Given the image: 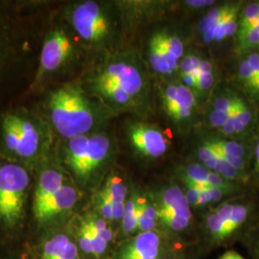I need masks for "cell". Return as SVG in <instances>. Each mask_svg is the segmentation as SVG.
<instances>
[{
  "mask_svg": "<svg viewBox=\"0 0 259 259\" xmlns=\"http://www.w3.org/2000/svg\"><path fill=\"white\" fill-rule=\"evenodd\" d=\"M53 3L0 0V110L19 84L27 90L36 70L47 13Z\"/></svg>",
  "mask_w": 259,
  "mask_h": 259,
  "instance_id": "1",
  "label": "cell"
},
{
  "mask_svg": "<svg viewBox=\"0 0 259 259\" xmlns=\"http://www.w3.org/2000/svg\"><path fill=\"white\" fill-rule=\"evenodd\" d=\"M31 107L46 120L56 141L102 131L109 115L108 107L78 80L48 88Z\"/></svg>",
  "mask_w": 259,
  "mask_h": 259,
  "instance_id": "2",
  "label": "cell"
},
{
  "mask_svg": "<svg viewBox=\"0 0 259 259\" xmlns=\"http://www.w3.org/2000/svg\"><path fill=\"white\" fill-rule=\"evenodd\" d=\"M46 120L31 106L9 105L0 110V158L35 171L56 149Z\"/></svg>",
  "mask_w": 259,
  "mask_h": 259,
  "instance_id": "3",
  "label": "cell"
},
{
  "mask_svg": "<svg viewBox=\"0 0 259 259\" xmlns=\"http://www.w3.org/2000/svg\"><path fill=\"white\" fill-rule=\"evenodd\" d=\"M55 5L54 2L47 13L36 70L22 97L36 98L50 87L72 82L69 76L83 46L57 13Z\"/></svg>",
  "mask_w": 259,
  "mask_h": 259,
  "instance_id": "4",
  "label": "cell"
},
{
  "mask_svg": "<svg viewBox=\"0 0 259 259\" xmlns=\"http://www.w3.org/2000/svg\"><path fill=\"white\" fill-rule=\"evenodd\" d=\"M34 171L0 158V233L6 236L21 232L31 215Z\"/></svg>",
  "mask_w": 259,
  "mask_h": 259,
  "instance_id": "5",
  "label": "cell"
},
{
  "mask_svg": "<svg viewBox=\"0 0 259 259\" xmlns=\"http://www.w3.org/2000/svg\"><path fill=\"white\" fill-rule=\"evenodd\" d=\"M113 150L107 133L98 131L56 142V155L70 179L79 185H90L109 161Z\"/></svg>",
  "mask_w": 259,
  "mask_h": 259,
  "instance_id": "6",
  "label": "cell"
},
{
  "mask_svg": "<svg viewBox=\"0 0 259 259\" xmlns=\"http://www.w3.org/2000/svg\"><path fill=\"white\" fill-rule=\"evenodd\" d=\"M55 8L84 48L103 51L112 46L115 27L107 4L84 0L56 4Z\"/></svg>",
  "mask_w": 259,
  "mask_h": 259,
  "instance_id": "7",
  "label": "cell"
},
{
  "mask_svg": "<svg viewBox=\"0 0 259 259\" xmlns=\"http://www.w3.org/2000/svg\"><path fill=\"white\" fill-rule=\"evenodd\" d=\"M80 192L69 180L47 204L41 214L34 222L39 228H48L63 220L74 209L79 201Z\"/></svg>",
  "mask_w": 259,
  "mask_h": 259,
  "instance_id": "8",
  "label": "cell"
},
{
  "mask_svg": "<svg viewBox=\"0 0 259 259\" xmlns=\"http://www.w3.org/2000/svg\"><path fill=\"white\" fill-rule=\"evenodd\" d=\"M129 137L135 148L145 156L159 157L166 151V140L163 135L153 127L134 124L130 126Z\"/></svg>",
  "mask_w": 259,
  "mask_h": 259,
  "instance_id": "9",
  "label": "cell"
},
{
  "mask_svg": "<svg viewBox=\"0 0 259 259\" xmlns=\"http://www.w3.org/2000/svg\"><path fill=\"white\" fill-rule=\"evenodd\" d=\"M160 239L155 232H141L126 244L120 251L119 259H148L158 257Z\"/></svg>",
  "mask_w": 259,
  "mask_h": 259,
  "instance_id": "10",
  "label": "cell"
},
{
  "mask_svg": "<svg viewBox=\"0 0 259 259\" xmlns=\"http://www.w3.org/2000/svg\"><path fill=\"white\" fill-rule=\"evenodd\" d=\"M78 247L65 233L60 232L45 243L40 259H77Z\"/></svg>",
  "mask_w": 259,
  "mask_h": 259,
  "instance_id": "11",
  "label": "cell"
},
{
  "mask_svg": "<svg viewBox=\"0 0 259 259\" xmlns=\"http://www.w3.org/2000/svg\"><path fill=\"white\" fill-rule=\"evenodd\" d=\"M96 197L107 201L113 208L117 205L126 204L127 187L120 177L111 174L108 177L103 185L102 188L98 191Z\"/></svg>",
  "mask_w": 259,
  "mask_h": 259,
  "instance_id": "12",
  "label": "cell"
},
{
  "mask_svg": "<svg viewBox=\"0 0 259 259\" xmlns=\"http://www.w3.org/2000/svg\"><path fill=\"white\" fill-rule=\"evenodd\" d=\"M159 207H164L186 214H191L186 197L178 186L170 187L163 192L161 196V205Z\"/></svg>",
  "mask_w": 259,
  "mask_h": 259,
  "instance_id": "13",
  "label": "cell"
},
{
  "mask_svg": "<svg viewBox=\"0 0 259 259\" xmlns=\"http://www.w3.org/2000/svg\"><path fill=\"white\" fill-rule=\"evenodd\" d=\"M150 61L152 66L157 72L162 74H171L172 70L169 67L166 59L163 55L161 48L157 42V38L153 36L150 40Z\"/></svg>",
  "mask_w": 259,
  "mask_h": 259,
  "instance_id": "14",
  "label": "cell"
},
{
  "mask_svg": "<svg viewBox=\"0 0 259 259\" xmlns=\"http://www.w3.org/2000/svg\"><path fill=\"white\" fill-rule=\"evenodd\" d=\"M138 200L130 199L125 204V212L122 218L123 232L131 233L138 229Z\"/></svg>",
  "mask_w": 259,
  "mask_h": 259,
  "instance_id": "15",
  "label": "cell"
},
{
  "mask_svg": "<svg viewBox=\"0 0 259 259\" xmlns=\"http://www.w3.org/2000/svg\"><path fill=\"white\" fill-rule=\"evenodd\" d=\"M248 216V209L244 205L237 204L233 206L232 215L230 220L225 225L224 229V238L229 237L235 232L238 228H240L241 225L246 221Z\"/></svg>",
  "mask_w": 259,
  "mask_h": 259,
  "instance_id": "16",
  "label": "cell"
},
{
  "mask_svg": "<svg viewBox=\"0 0 259 259\" xmlns=\"http://www.w3.org/2000/svg\"><path fill=\"white\" fill-rule=\"evenodd\" d=\"M251 120V113L246 104L239 98H234V123L238 134L245 129Z\"/></svg>",
  "mask_w": 259,
  "mask_h": 259,
  "instance_id": "17",
  "label": "cell"
},
{
  "mask_svg": "<svg viewBox=\"0 0 259 259\" xmlns=\"http://www.w3.org/2000/svg\"><path fill=\"white\" fill-rule=\"evenodd\" d=\"M259 23V3L254 2L250 4L243 14L241 19L238 34L245 33L252 28H255Z\"/></svg>",
  "mask_w": 259,
  "mask_h": 259,
  "instance_id": "18",
  "label": "cell"
},
{
  "mask_svg": "<svg viewBox=\"0 0 259 259\" xmlns=\"http://www.w3.org/2000/svg\"><path fill=\"white\" fill-rule=\"evenodd\" d=\"M208 172V170L199 164H191L185 170V182L197 186L207 185Z\"/></svg>",
  "mask_w": 259,
  "mask_h": 259,
  "instance_id": "19",
  "label": "cell"
},
{
  "mask_svg": "<svg viewBox=\"0 0 259 259\" xmlns=\"http://www.w3.org/2000/svg\"><path fill=\"white\" fill-rule=\"evenodd\" d=\"M157 35L158 40L166 47L167 49L176 57L179 60L183 54H184V47L183 42L179 37H173L163 33H157Z\"/></svg>",
  "mask_w": 259,
  "mask_h": 259,
  "instance_id": "20",
  "label": "cell"
},
{
  "mask_svg": "<svg viewBox=\"0 0 259 259\" xmlns=\"http://www.w3.org/2000/svg\"><path fill=\"white\" fill-rule=\"evenodd\" d=\"M157 218L159 220H161V222L163 223L169 229H171L173 231H177V232L185 229L190 221L188 219H185L184 217H180V216L168 214V213L158 212V211H157Z\"/></svg>",
  "mask_w": 259,
  "mask_h": 259,
  "instance_id": "21",
  "label": "cell"
},
{
  "mask_svg": "<svg viewBox=\"0 0 259 259\" xmlns=\"http://www.w3.org/2000/svg\"><path fill=\"white\" fill-rule=\"evenodd\" d=\"M230 7L231 6H224V7H220V8L210 10L208 12V14L205 16V18L203 19V21L200 23L199 30L202 33L205 34V32L210 28V26H212L214 23L218 22L228 13Z\"/></svg>",
  "mask_w": 259,
  "mask_h": 259,
  "instance_id": "22",
  "label": "cell"
},
{
  "mask_svg": "<svg viewBox=\"0 0 259 259\" xmlns=\"http://www.w3.org/2000/svg\"><path fill=\"white\" fill-rule=\"evenodd\" d=\"M240 71L241 80L245 87L250 90L251 93H256L257 94V84H256V80L253 74V71L250 67V65L248 62V60L243 61L240 64L239 67Z\"/></svg>",
  "mask_w": 259,
  "mask_h": 259,
  "instance_id": "23",
  "label": "cell"
},
{
  "mask_svg": "<svg viewBox=\"0 0 259 259\" xmlns=\"http://www.w3.org/2000/svg\"><path fill=\"white\" fill-rule=\"evenodd\" d=\"M256 27L252 28L245 33L238 34V49L239 50H247L250 48L258 47L259 33Z\"/></svg>",
  "mask_w": 259,
  "mask_h": 259,
  "instance_id": "24",
  "label": "cell"
},
{
  "mask_svg": "<svg viewBox=\"0 0 259 259\" xmlns=\"http://www.w3.org/2000/svg\"><path fill=\"white\" fill-rule=\"evenodd\" d=\"M213 145L220 151H222L226 154L232 155L234 157H242L245 155V149L244 147L235 142V141H225V140H215V141H210Z\"/></svg>",
  "mask_w": 259,
  "mask_h": 259,
  "instance_id": "25",
  "label": "cell"
},
{
  "mask_svg": "<svg viewBox=\"0 0 259 259\" xmlns=\"http://www.w3.org/2000/svg\"><path fill=\"white\" fill-rule=\"evenodd\" d=\"M200 65L201 61L198 57L193 55L186 56L181 64V69L183 72L182 74H192L197 79L199 75L201 74Z\"/></svg>",
  "mask_w": 259,
  "mask_h": 259,
  "instance_id": "26",
  "label": "cell"
},
{
  "mask_svg": "<svg viewBox=\"0 0 259 259\" xmlns=\"http://www.w3.org/2000/svg\"><path fill=\"white\" fill-rule=\"evenodd\" d=\"M206 223L209 231L216 239H224V222L215 214H211L207 217Z\"/></svg>",
  "mask_w": 259,
  "mask_h": 259,
  "instance_id": "27",
  "label": "cell"
},
{
  "mask_svg": "<svg viewBox=\"0 0 259 259\" xmlns=\"http://www.w3.org/2000/svg\"><path fill=\"white\" fill-rule=\"evenodd\" d=\"M78 237H79V246L81 248V250L84 251L85 253H90L93 254V242L91 235L88 232V230L84 228L82 224L80 225L79 228V232H78Z\"/></svg>",
  "mask_w": 259,
  "mask_h": 259,
  "instance_id": "28",
  "label": "cell"
},
{
  "mask_svg": "<svg viewBox=\"0 0 259 259\" xmlns=\"http://www.w3.org/2000/svg\"><path fill=\"white\" fill-rule=\"evenodd\" d=\"M178 95L179 100L184 106L191 109L196 104L194 94L185 85H179L178 87Z\"/></svg>",
  "mask_w": 259,
  "mask_h": 259,
  "instance_id": "29",
  "label": "cell"
},
{
  "mask_svg": "<svg viewBox=\"0 0 259 259\" xmlns=\"http://www.w3.org/2000/svg\"><path fill=\"white\" fill-rule=\"evenodd\" d=\"M207 185L215 187V188H219L222 190H228L231 188V185L224 181L222 176L219 175L218 173H215L213 171L208 172V176H207Z\"/></svg>",
  "mask_w": 259,
  "mask_h": 259,
  "instance_id": "30",
  "label": "cell"
},
{
  "mask_svg": "<svg viewBox=\"0 0 259 259\" xmlns=\"http://www.w3.org/2000/svg\"><path fill=\"white\" fill-rule=\"evenodd\" d=\"M180 103L181 102L179 100V95H178V87L169 85L165 93V105H166L167 111L172 109Z\"/></svg>",
  "mask_w": 259,
  "mask_h": 259,
  "instance_id": "31",
  "label": "cell"
},
{
  "mask_svg": "<svg viewBox=\"0 0 259 259\" xmlns=\"http://www.w3.org/2000/svg\"><path fill=\"white\" fill-rule=\"evenodd\" d=\"M168 112L172 117H174L176 119H183V118H186L190 115L191 109L185 107L183 104L180 103L175 107H173L172 109L168 110Z\"/></svg>",
  "mask_w": 259,
  "mask_h": 259,
  "instance_id": "32",
  "label": "cell"
},
{
  "mask_svg": "<svg viewBox=\"0 0 259 259\" xmlns=\"http://www.w3.org/2000/svg\"><path fill=\"white\" fill-rule=\"evenodd\" d=\"M229 114H230V111L222 112V111H214L210 115V122L214 127L222 128L229 118Z\"/></svg>",
  "mask_w": 259,
  "mask_h": 259,
  "instance_id": "33",
  "label": "cell"
},
{
  "mask_svg": "<svg viewBox=\"0 0 259 259\" xmlns=\"http://www.w3.org/2000/svg\"><path fill=\"white\" fill-rule=\"evenodd\" d=\"M214 77L212 74L201 73L197 78V89L200 91H206L212 85Z\"/></svg>",
  "mask_w": 259,
  "mask_h": 259,
  "instance_id": "34",
  "label": "cell"
},
{
  "mask_svg": "<svg viewBox=\"0 0 259 259\" xmlns=\"http://www.w3.org/2000/svg\"><path fill=\"white\" fill-rule=\"evenodd\" d=\"M233 101L234 98H226L222 97L219 98L218 100H216L214 103V108L215 111H222V112H229L232 110V106H233Z\"/></svg>",
  "mask_w": 259,
  "mask_h": 259,
  "instance_id": "35",
  "label": "cell"
},
{
  "mask_svg": "<svg viewBox=\"0 0 259 259\" xmlns=\"http://www.w3.org/2000/svg\"><path fill=\"white\" fill-rule=\"evenodd\" d=\"M217 153L215 151V149L213 148L212 145L210 144V142L205 143L204 146H202L199 150V157L201 160L206 161L209 158H212L214 157H217Z\"/></svg>",
  "mask_w": 259,
  "mask_h": 259,
  "instance_id": "36",
  "label": "cell"
},
{
  "mask_svg": "<svg viewBox=\"0 0 259 259\" xmlns=\"http://www.w3.org/2000/svg\"><path fill=\"white\" fill-rule=\"evenodd\" d=\"M233 206L232 204H223L221 207L218 208L216 215L222 220L224 222V225H226L227 222L230 220L231 218V215H232V209H233ZM224 229H225V226H224Z\"/></svg>",
  "mask_w": 259,
  "mask_h": 259,
  "instance_id": "37",
  "label": "cell"
},
{
  "mask_svg": "<svg viewBox=\"0 0 259 259\" xmlns=\"http://www.w3.org/2000/svg\"><path fill=\"white\" fill-rule=\"evenodd\" d=\"M223 132L226 135H233L235 134V123H234V101H233V106H232V110L230 111L229 114V118L227 122L225 123V125L222 127Z\"/></svg>",
  "mask_w": 259,
  "mask_h": 259,
  "instance_id": "38",
  "label": "cell"
},
{
  "mask_svg": "<svg viewBox=\"0 0 259 259\" xmlns=\"http://www.w3.org/2000/svg\"><path fill=\"white\" fill-rule=\"evenodd\" d=\"M200 71L204 74H212V65L209 62L202 61L200 65Z\"/></svg>",
  "mask_w": 259,
  "mask_h": 259,
  "instance_id": "39",
  "label": "cell"
},
{
  "mask_svg": "<svg viewBox=\"0 0 259 259\" xmlns=\"http://www.w3.org/2000/svg\"><path fill=\"white\" fill-rule=\"evenodd\" d=\"M183 79L185 81V83L191 87L197 89V79L192 74H183Z\"/></svg>",
  "mask_w": 259,
  "mask_h": 259,
  "instance_id": "40",
  "label": "cell"
},
{
  "mask_svg": "<svg viewBox=\"0 0 259 259\" xmlns=\"http://www.w3.org/2000/svg\"><path fill=\"white\" fill-rule=\"evenodd\" d=\"M214 3V1H207V0H204V1H196V0H192V1H186V4L191 5L193 7H204V6H207Z\"/></svg>",
  "mask_w": 259,
  "mask_h": 259,
  "instance_id": "41",
  "label": "cell"
},
{
  "mask_svg": "<svg viewBox=\"0 0 259 259\" xmlns=\"http://www.w3.org/2000/svg\"><path fill=\"white\" fill-rule=\"evenodd\" d=\"M219 259H245L242 255H240L239 253H237L236 251H228L226 253H224L222 256Z\"/></svg>",
  "mask_w": 259,
  "mask_h": 259,
  "instance_id": "42",
  "label": "cell"
},
{
  "mask_svg": "<svg viewBox=\"0 0 259 259\" xmlns=\"http://www.w3.org/2000/svg\"><path fill=\"white\" fill-rule=\"evenodd\" d=\"M256 159H257V165L259 168V142L257 144V148H256Z\"/></svg>",
  "mask_w": 259,
  "mask_h": 259,
  "instance_id": "43",
  "label": "cell"
},
{
  "mask_svg": "<svg viewBox=\"0 0 259 259\" xmlns=\"http://www.w3.org/2000/svg\"><path fill=\"white\" fill-rule=\"evenodd\" d=\"M11 259H24V258H22V257H14V258H11Z\"/></svg>",
  "mask_w": 259,
  "mask_h": 259,
  "instance_id": "44",
  "label": "cell"
},
{
  "mask_svg": "<svg viewBox=\"0 0 259 259\" xmlns=\"http://www.w3.org/2000/svg\"><path fill=\"white\" fill-rule=\"evenodd\" d=\"M148 259H158V257H155V258H148Z\"/></svg>",
  "mask_w": 259,
  "mask_h": 259,
  "instance_id": "45",
  "label": "cell"
},
{
  "mask_svg": "<svg viewBox=\"0 0 259 259\" xmlns=\"http://www.w3.org/2000/svg\"><path fill=\"white\" fill-rule=\"evenodd\" d=\"M258 94H259V92H258Z\"/></svg>",
  "mask_w": 259,
  "mask_h": 259,
  "instance_id": "46",
  "label": "cell"
}]
</instances>
